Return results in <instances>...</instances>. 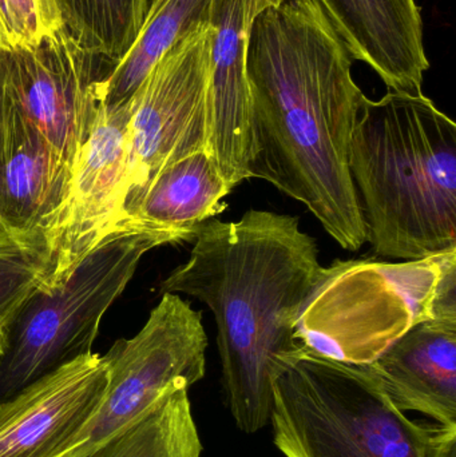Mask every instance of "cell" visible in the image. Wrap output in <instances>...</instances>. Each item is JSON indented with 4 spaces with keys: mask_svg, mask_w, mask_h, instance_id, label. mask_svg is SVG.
Returning <instances> with one entry per match:
<instances>
[{
    "mask_svg": "<svg viewBox=\"0 0 456 457\" xmlns=\"http://www.w3.org/2000/svg\"><path fill=\"white\" fill-rule=\"evenodd\" d=\"M347 47L316 0H288L257 16L249 37V179L302 203L343 249L367 242L350 171L366 96Z\"/></svg>",
    "mask_w": 456,
    "mask_h": 457,
    "instance_id": "cell-1",
    "label": "cell"
},
{
    "mask_svg": "<svg viewBox=\"0 0 456 457\" xmlns=\"http://www.w3.org/2000/svg\"><path fill=\"white\" fill-rule=\"evenodd\" d=\"M193 239L161 292L211 309L225 402L238 428L254 434L270 423L278 376L304 352L294 330L323 274L318 244L297 217L253 209L235 222L211 219Z\"/></svg>",
    "mask_w": 456,
    "mask_h": 457,
    "instance_id": "cell-2",
    "label": "cell"
},
{
    "mask_svg": "<svg viewBox=\"0 0 456 457\" xmlns=\"http://www.w3.org/2000/svg\"><path fill=\"white\" fill-rule=\"evenodd\" d=\"M350 171L375 255L411 261L456 249V125L425 94L366 96Z\"/></svg>",
    "mask_w": 456,
    "mask_h": 457,
    "instance_id": "cell-3",
    "label": "cell"
},
{
    "mask_svg": "<svg viewBox=\"0 0 456 457\" xmlns=\"http://www.w3.org/2000/svg\"><path fill=\"white\" fill-rule=\"evenodd\" d=\"M270 423L286 457H456V427L411 420L363 367L308 352L276 380Z\"/></svg>",
    "mask_w": 456,
    "mask_h": 457,
    "instance_id": "cell-4",
    "label": "cell"
},
{
    "mask_svg": "<svg viewBox=\"0 0 456 457\" xmlns=\"http://www.w3.org/2000/svg\"><path fill=\"white\" fill-rule=\"evenodd\" d=\"M192 237L125 217L53 289L37 285L13 317L0 356V400L90 353L102 317L122 295L142 257Z\"/></svg>",
    "mask_w": 456,
    "mask_h": 457,
    "instance_id": "cell-5",
    "label": "cell"
},
{
    "mask_svg": "<svg viewBox=\"0 0 456 457\" xmlns=\"http://www.w3.org/2000/svg\"><path fill=\"white\" fill-rule=\"evenodd\" d=\"M454 257L456 249L399 262L335 261L297 319V344L343 364H371L415 325L435 320L439 284Z\"/></svg>",
    "mask_w": 456,
    "mask_h": 457,
    "instance_id": "cell-6",
    "label": "cell"
},
{
    "mask_svg": "<svg viewBox=\"0 0 456 457\" xmlns=\"http://www.w3.org/2000/svg\"><path fill=\"white\" fill-rule=\"evenodd\" d=\"M208 348L203 316L174 293H163L133 338L104 354L107 386L90 420L59 457L87 455L144 418L169 392L205 376Z\"/></svg>",
    "mask_w": 456,
    "mask_h": 457,
    "instance_id": "cell-7",
    "label": "cell"
},
{
    "mask_svg": "<svg viewBox=\"0 0 456 457\" xmlns=\"http://www.w3.org/2000/svg\"><path fill=\"white\" fill-rule=\"evenodd\" d=\"M211 40V23L185 35L153 67L133 96L125 217L134 219L147 187L163 168L208 150Z\"/></svg>",
    "mask_w": 456,
    "mask_h": 457,
    "instance_id": "cell-8",
    "label": "cell"
},
{
    "mask_svg": "<svg viewBox=\"0 0 456 457\" xmlns=\"http://www.w3.org/2000/svg\"><path fill=\"white\" fill-rule=\"evenodd\" d=\"M11 109L34 126L74 170L99 106V85L114 62L63 27L32 47L3 54Z\"/></svg>",
    "mask_w": 456,
    "mask_h": 457,
    "instance_id": "cell-9",
    "label": "cell"
},
{
    "mask_svg": "<svg viewBox=\"0 0 456 457\" xmlns=\"http://www.w3.org/2000/svg\"><path fill=\"white\" fill-rule=\"evenodd\" d=\"M131 115L133 96L120 104H99L72 170L66 205L48 238L50 261L37 287L53 289L63 284L75 266L125 219Z\"/></svg>",
    "mask_w": 456,
    "mask_h": 457,
    "instance_id": "cell-10",
    "label": "cell"
},
{
    "mask_svg": "<svg viewBox=\"0 0 456 457\" xmlns=\"http://www.w3.org/2000/svg\"><path fill=\"white\" fill-rule=\"evenodd\" d=\"M107 370L83 354L0 400V457H59L104 399Z\"/></svg>",
    "mask_w": 456,
    "mask_h": 457,
    "instance_id": "cell-11",
    "label": "cell"
},
{
    "mask_svg": "<svg viewBox=\"0 0 456 457\" xmlns=\"http://www.w3.org/2000/svg\"><path fill=\"white\" fill-rule=\"evenodd\" d=\"M288 0H211V131L209 153L230 189L249 179V37L257 16Z\"/></svg>",
    "mask_w": 456,
    "mask_h": 457,
    "instance_id": "cell-12",
    "label": "cell"
},
{
    "mask_svg": "<svg viewBox=\"0 0 456 457\" xmlns=\"http://www.w3.org/2000/svg\"><path fill=\"white\" fill-rule=\"evenodd\" d=\"M353 61L371 67L388 91L422 94L430 69L417 0H316Z\"/></svg>",
    "mask_w": 456,
    "mask_h": 457,
    "instance_id": "cell-13",
    "label": "cell"
},
{
    "mask_svg": "<svg viewBox=\"0 0 456 457\" xmlns=\"http://www.w3.org/2000/svg\"><path fill=\"white\" fill-rule=\"evenodd\" d=\"M71 181L69 162L8 104L7 160L0 170V228L18 244H45L48 249Z\"/></svg>",
    "mask_w": 456,
    "mask_h": 457,
    "instance_id": "cell-14",
    "label": "cell"
},
{
    "mask_svg": "<svg viewBox=\"0 0 456 457\" xmlns=\"http://www.w3.org/2000/svg\"><path fill=\"white\" fill-rule=\"evenodd\" d=\"M402 412L456 427V320H428L361 365Z\"/></svg>",
    "mask_w": 456,
    "mask_h": 457,
    "instance_id": "cell-15",
    "label": "cell"
},
{
    "mask_svg": "<svg viewBox=\"0 0 456 457\" xmlns=\"http://www.w3.org/2000/svg\"><path fill=\"white\" fill-rule=\"evenodd\" d=\"M232 193L208 150L163 168L147 187L134 219L195 237L197 228L227 208Z\"/></svg>",
    "mask_w": 456,
    "mask_h": 457,
    "instance_id": "cell-16",
    "label": "cell"
},
{
    "mask_svg": "<svg viewBox=\"0 0 456 457\" xmlns=\"http://www.w3.org/2000/svg\"><path fill=\"white\" fill-rule=\"evenodd\" d=\"M211 0H150L136 39L99 85V104L128 101L185 35L211 23Z\"/></svg>",
    "mask_w": 456,
    "mask_h": 457,
    "instance_id": "cell-17",
    "label": "cell"
},
{
    "mask_svg": "<svg viewBox=\"0 0 456 457\" xmlns=\"http://www.w3.org/2000/svg\"><path fill=\"white\" fill-rule=\"evenodd\" d=\"M187 391L169 392L144 418L82 457H201Z\"/></svg>",
    "mask_w": 456,
    "mask_h": 457,
    "instance_id": "cell-18",
    "label": "cell"
},
{
    "mask_svg": "<svg viewBox=\"0 0 456 457\" xmlns=\"http://www.w3.org/2000/svg\"><path fill=\"white\" fill-rule=\"evenodd\" d=\"M64 27L86 48L117 63L136 39L150 0H58Z\"/></svg>",
    "mask_w": 456,
    "mask_h": 457,
    "instance_id": "cell-19",
    "label": "cell"
},
{
    "mask_svg": "<svg viewBox=\"0 0 456 457\" xmlns=\"http://www.w3.org/2000/svg\"><path fill=\"white\" fill-rule=\"evenodd\" d=\"M48 265L45 244L21 245L0 228V335L8 336L11 322Z\"/></svg>",
    "mask_w": 456,
    "mask_h": 457,
    "instance_id": "cell-20",
    "label": "cell"
},
{
    "mask_svg": "<svg viewBox=\"0 0 456 457\" xmlns=\"http://www.w3.org/2000/svg\"><path fill=\"white\" fill-rule=\"evenodd\" d=\"M63 27L58 0H0V53L37 46Z\"/></svg>",
    "mask_w": 456,
    "mask_h": 457,
    "instance_id": "cell-21",
    "label": "cell"
},
{
    "mask_svg": "<svg viewBox=\"0 0 456 457\" xmlns=\"http://www.w3.org/2000/svg\"><path fill=\"white\" fill-rule=\"evenodd\" d=\"M0 53V170L7 160L8 99L4 83V64Z\"/></svg>",
    "mask_w": 456,
    "mask_h": 457,
    "instance_id": "cell-22",
    "label": "cell"
},
{
    "mask_svg": "<svg viewBox=\"0 0 456 457\" xmlns=\"http://www.w3.org/2000/svg\"><path fill=\"white\" fill-rule=\"evenodd\" d=\"M5 346H7V337L0 335V356L4 353Z\"/></svg>",
    "mask_w": 456,
    "mask_h": 457,
    "instance_id": "cell-23",
    "label": "cell"
}]
</instances>
